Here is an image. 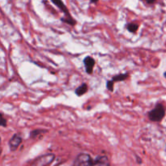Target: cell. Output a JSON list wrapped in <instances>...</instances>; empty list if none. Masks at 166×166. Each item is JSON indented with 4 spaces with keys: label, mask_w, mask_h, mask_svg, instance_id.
<instances>
[{
    "label": "cell",
    "mask_w": 166,
    "mask_h": 166,
    "mask_svg": "<svg viewBox=\"0 0 166 166\" xmlns=\"http://www.w3.org/2000/svg\"><path fill=\"white\" fill-rule=\"evenodd\" d=\"M165 116V108L162 104H157L153 110L148 113V118L150 121L159 122Z\"/></svg>",
    "instance_id": "1"
},
{
    "label": "cell",
    "mask_w": 166,
    "mask_h": 166,
    "mask_svg": "<svg viewBox=\"0 0 166 166\" xmlns=\"http://www.w3.org/2000/svg\"><path fill=\"white\" fill-rule=\"evenodd\" d=\"M55 158V155L52 153H49V154L42 155L39 156L37 158L34 159L31 162V165H36V166H46L49 165L54 160Z\"/></svg>",
    "instance_id": "2"
},
{
    "label": "cell",
    "mask_w": 166,
    "mask_h": 166,
    "mask_svg": "<svg viewBox=\"0 0 166 166\" xmlns=\"http://www.w3.org/2000/svg\"><path fill=\"white\" fill-rule=\"evenodd\" d=\"M74 165L84 166V165H93V160L91 156L87 153H80L76 156V160L73 163Z\"/></svg>",
    "instance_id": "3"
},
{
    "label": "cell",
    "mask_w": 166,
    "mask_h": 166,
    "mask_svg": "<svg viewBox=\"0 0 166 166\" xmlns=\"http://www.w3.org/2000/svg\"><path fill=\"white\" fill-rule=\"evenodd\" d=\"M21 143H22V137H21L19 134H15L11 138L10 141H9V147H10V149L12 151V152L17 150L19 146L21 144Z\"/></svg>",
    "instance_id": "4"
},
{
    "label": "cell",
    "mask_w": 166,
    "mask_h": 166,
    "mask_svg": "<svg viewBox=\"0 0 166 166\" xmlns=\"http://www.w3.org/2000/svg\"><path fill=\"white\" fill-rule=\"evenodd\" d=\"M84 66H85V70H86L87 73L88 74H92L95 64H96L94 58L89 56L86 57L84 59Z\"/></svg>",
    "instance_id": "5"
},
{
    "label": "cell",
    "mask_w": 166,
    "mask_h": 166,
    "mask_svg": "<svg viewBox=\"0 0 166 166\" xmlns=\"http://www.w3.org/2000/svg\"><path fill=\"white\" fill-rule=\"evenodd\" d=\"M51 1L54 2V4L55 6L58 7L59 8V9H60L65 15H66V18H71L70 13L68 12L67 8H66V7L65 6V4L63 3V2H62V0H51Z\"/></svg>",
    "instance_id": "6"
},
{
    "label": "cell",
    "mask_w": 166,
    "mask_h": 166,
    "mask_svg": "<svg viewBox=\"0 0 166 166\" xmlns=\"http://www.w3.org/2000/svg\"><path fill=\"white\" fill-rule=\"evenodd\" d=\"M109 159L105 156H99L93 160V165H109Z\"/></svg>",
    "instance_id": "7"
},
{
    "label": "cell",
    "mask_w": 166,
    "mask_h": 166,
    "mask_svg": "<svg viewBox=\"0 0 166 166\" xmlns=\"http://www.w3.org/2000/svg\"><path fill=\"white\" fill-rule=\"evenodd\" d=\"M88 87L87 84H83L80 86H79L78 88L76 89V94L78 96H81L83 95H84L88 92Z\"/></svg>",
    "instance_id": "8"
},
{
    "label": "cell",
    "mask_w": 166,
    "mask_h": 166,
    "mask_svg": "<svg viewBox=\"0 0 166 166\" xmlns=\"http://www.w3.org/2000/svg\"><path fill=\"white\" fill-rule=\"evenodd\" d=\"M129 77L128 73H124V74H119L118 76H115L113 77L112 80L114 82H119V81H124Z\"/></svg>",
    "instance_id": "9"
},
{
    "label": "cell",
    "mask_w": 166,
    "mask_h": 166,
    "mask_svg": "<svg viewBox=\"0 0 166 166\" xmlns=\"http://www.w3.org/2000/svg\"><path fill=\"white\" fill-rule=\"evenodd\" d=\"M126 28H127V30H128L129 32L134 33V32H136L137 30H138L139 24H137V23H130V24H127Z\"/></svg>",
    "instance_id": "10"
},
{
    "label": "cell",
    "mask_w": 166,
    "mask_h": 166,
    "mask_svg": "<svg viewBox=\"0 0 166 166\" xmlns=\"http://www.w3.org/2000/svg\"><path fill=\"white\" fill-rule=\"evenodd\" d=\"M46 130H32V132H31L30 134V137L32 139H35L37 135H39V134H40V133H46Z\"/></svg>",
    "instance_id": "11"
},
{
    "label": "cell",
    "mask_w": 166,
    "mask_h": 166,
    "mask_svg": "<svg viewBox=\"0 0 166 166\" xmlns=\"http://www.w3.org/2000/svg\"><path fill=\"white\" fill-rule=\"evenodd\" d=\"M114 82L112 80H110V81H107V84H106V88L108 90H110V92H113L114 91Z\"/></svg>",
    "instance_id": "12"
},
{
    "label": "cell",
    "mask_w": 166,
    "mask_h": 166,
    "mask_svg": "<svg viewBox=\"0 0 166 166\" xmlns=\"http://www.w3.org/2000/svg\"><path fill=\"white\" fill-rule=\"evenodd\" d=\"M0 126H3V127L7 126V120L4 118L2 113H0Z\"/></svg>",
    "instance_id": "13"
},
{
    "label": "cell",
    "mask_w": 166,
    "mask_h": 166,
    "mask_svg": "<svg viewBox=\"0 0 166 166\" xmlns=\"http://www.w3.org/2000/svg\"><path fill=\"white\" fill-rule=\"evenodd\" d=\"M144 2H147L148 4H152L156 2V0H144Z\"/></svg>",
    "instance_id": "14"
},
{
    "label": "cell",
    "mask_w": 166,
    "mask_h": 166,
    "mask_svg": "<svg viewBox=\"0 0 166 166\" xmlns=\"http://www.w3.org/2000/svg\"><path fill=\"white\" fill-rule=\"evenodd\" d=\"M91 2H93V3H96V2H98L99 0H90Z\"/></svg>",
    "instance_id": "15"
},
{
    "label": "cell",
    "mask_w": 166,
    "mask_h": 166,
    "mask_svg": "<svg viewBox=\"0 0 166 166\" xmlns=\"http://www.w3.org/2000/svg\"><path fill=\"white\" fill-rule=\"evenodd\" d=\"M164 77H165V79H166V71L164 73Z\"/></svg>",
    "instance_id": "16"
},
{
    "label": "cell",
    "mask_w": 166,
    "mask_h": 166,
    "mask_svg": "<svg viewBox=\"0 0 166 166\" xmlns=\"http://www.w3.org/2000/svg\"><path fill=\"white\" fill-rule=\"evenodd\" d=\"M0 144H1V138H0Z\"/></svg>",
    "instance_id": "17"
},
{
    "label": "cell",
    "mask_w": 166,
    "mask_h": 166,
    "mask_svg": "<svg viewBox=\"0 0 166 166\" xmlns=\"http://www.w3.org/2000/svg\"><path fill=\"white\" fill-rule=\"evenodd\" d=\"M0 152H1V151H0Z\"/></svg>",
    "instance_id": "18"
}]
</instances>
